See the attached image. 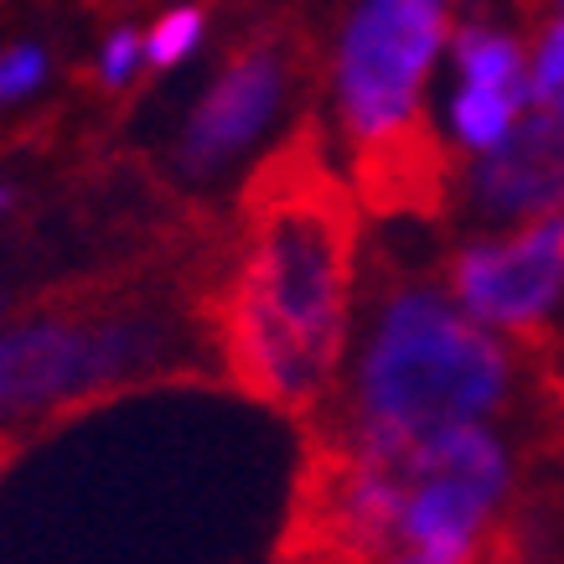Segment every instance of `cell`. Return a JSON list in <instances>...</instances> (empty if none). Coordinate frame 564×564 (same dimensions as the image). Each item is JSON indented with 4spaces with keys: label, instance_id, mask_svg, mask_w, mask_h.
<instances>
[{
    "label": "cell",
    "instance_id": "14",
    "mask_svg": "<svg viewBox=\"0 0 564 564\" xmlns=\"http://www.w3.org/2000/svg\"><path fill=\"white\" fill-rule=\"evenodd\" d=\"M140 52H145V42H140L135 32H115V36H109V42H104V52H99V88H109V94H115V88L130 84Z\"/></svg>",
    "mask_w": 564,
    "mask_h": 564
},
{
    "label": "cell",
    "instance_id": "18",
    "mask_svg": "<svg viewBox=\"0 0 564 564\" xmlns=\"http://www.w3.org/2000/svg\"><path fill=\"white\" fill-rule=\"evenodd\" d=\"M554 445H560V451H564V430H560V441H554Z\"/></svg>",
    "mask_w": 564,
    "mask_h": 564
},
{
    "label": "cell",
    "instance_id": "5",
    "mask_svg": "<svg viewBox=\"0 0 564 564\" xmlns=\"http://www.w3.org/2000/svg\"><path fill=\"white\" fill-rule=\"evenodd\" d=\"M445 42V0H358L332 57L347 151L425 120V78Z\"/></svg>",
    "mask_w": 564,
    "mask_h": 564
},
{
    "label": "cell",
    "instance_id": "17",
    "mask_svg": "<svg viewBox=\"0 0 564 564\" xmlns=\"http://www.w3.org/2000/svg\"><path fill=\"white\" fill-rule=\"evenodd\" d=\"M6 311H11V295H6V285H0V322H6Z\"/></svg>",
    "mask_w": 564,
    "mask_h": 564
},
{
    "label": "cell",
    "instance_id": "9",
    "mask_svg": "<svg viewBox=\"0 0 564 564\" xmlns=\"http://www.w3.org/2000/svg\"><path fill=\"white\" fill-rule=\"evenodd\" d=\"M451 63L456 78L477 88H502V94H523L533 104L529 63H523V42L497 21H466L451 32Z\"/></svg>",
    "mask_w": 564,
    "mask_h": 564
},
{
    "label": "cell",
    "instance_id": "8",
    "mask_svg": "<svg viewBox=\"0 0 564 564\" xmlns=\"http://www.w3.org/2000/svg\"><path fill=\"white\" fill-rule=\"evenodd\" d=\"M456 176H462V155L435 135L430 120H414L352 151V187L362 213L373 218H414L445 228Z\"/></svg>",
    "mask_w": 564,
    "mask_h": 564
},
{
    "label": "cell",
    "instance_id": "1",
    "mask_svg": "<svg viewBox=\"0 0 564 564\" xmlns=\"http://www.w3.org/2000/svg\"><path fill=\"white\" fill-rule=\"evenodd\" d=\"M358 254L362 203L326 166L322 120L306 115L239 187L228 270L213 291L223 378L311 425L343 389Z\"/></svg>",
    "mask_w": 564,
    "mask_h": 564
},
{
    "label": "cell",
    "instance_id": "12",
    "mask_svg": "<svg viewBox=\"0 0 564 564\" xmlns=\"http://www.w3.org/2000/svg\"><path fill=\"white\" fill-rule=\"evenodd\" d=\"M203 32H207L203 6H182V11H172V17H161L155 21V32H151V42H145V63H151V73L176 68V63L203 42Z\"/></svg>",
    "mask_w": 564,
    "mask_h": 564
},
{
    "label": "cell",
    "instance_id": "2",
    "mask_svg": "<svg viewBox=\"0 0 564 564\" xmlns=\"http://www.w3.org/2000/svg\"><path fill=\"white\" fill-rule=\"evenodd\" d=\"M223 270L228 234L187 213L155 249L36 291L0 332V445L21 451L47 425L135 389L223 373L213 347Z\"/></svg>",
    "mask_w": 564,
    "mask_h": 564
},
{
    "label": "cell",
    "instance_id": "15",
    "mask_svg": "<svg viewBox=\"0 0 564 564\" xmlns=\"http://www.w3.org/2000/svg\"><path fill=\"white\" fill-rule=\"evenodd\" d=\"M508 11L523 32H533L544 17H564V0H508Z\"/></svg>",
    "mask_w": 564,
    "mask_h": 564
},
{
    "label": "cell",
    "instance_id": "4",
    "mask_svg": "<svg viewBox=\"0 0 564 564\" xmlns=\"http://www.w3.org/2000/svg\"><path fill=\"white\" fill-rule=\"evenodd\" d=\"M316 78V36L295 17H270L228 47L207 94L172 140V176L187 187L218 182L301 84Z\"/></svg>",
    "mask_w": 564,
    "mask_h": 564
},
{
    "label": "cell",
    "instance_id": "11",
    "mask_svg": "<svg viewBox=\"0 0 564 564\" xmlns=\"http://www.w3.org/2000/svg\"><path fill=\"white\" fill-rule=\"evenodd\" d=\"M533 104L564 124V17H544L533 26Z\"/></svg>",
    "mask_w": 564,
    "mask_h": 564
},
{
    "label": "cell",
    "instance_id": "16",
    "mask_svg": "<svg viewBox=\"0 0 564 564\" xmlns=\"http://www.w3.org/2000/svg\"><path fill=\"white\" fill-rule=\"evenodd\" d=\"M11 203H17V192H11V187H0V213H6Z\"/></svg>",
    "mask_w": 564,
    "mask_h": 564
},
{
    "label": "cell",
    "instance_id": "13",
    "mask_svg": "<svg viewBox=\"0 0 564 564\" xmlns=\"http://www.w3.org/2000/svg\"><path fill=\"white\" fill-rule=\"evenodd\" d=\"M47 78V52L42 47H11L0 52V104L26 99L36 84Z\"/></svg>",
    "mask_w": 564,
    "mask_h": 564
},
{
    "label": "cell",
    "instance_id": "10",
    "mask_svg": "<svg viewBox=\"0 0 564 564\" xmlns=\"http://www.w3.org/2000/svg\"><path fill=\"white\" fill-rule=\"evenodd\" d=\"M523 109H529L523 94L462 84V94L451 99V130H456V145H466V151H492L497 140L513 130V120L523 115Z\"/></svg>",
    "mask_w": 564,
    "mask_h": 564
},
{
    "label": "cell",
    "instance_id": "3",
    "mask_svg": "<svg viewBox=\"0 0 564 564\" xmlns=\"http://www.w3.org/2000/svg\"><path fill=\"white\" fill-rule=\"evenodd\" d=\"M560 441L529 347L497 343L445 295V259L410 254L399 239L373 243L362 280V352L352 383L322 414L347 425L425 435L462 420H518ZM316 414V420H322Z\"/></svg>",
    "mask_w": 564,
    "mask_h": 564
},
{
    "label": "cell",
    "instance_id": "6",
    "mask_svg": "<svg viewBox=\"0 0 564 564\" xmlns=\"http://www.w3.org/2000/svg\"><path fill=\"white\" fill-rule=\"evenodd\" d=\"M445 285L471 316L508 332V343L539 347L564 306V207L523 223L518 234H471L445 254Z\"/></svg>",
    "mask_w": 564,
    "mask_h": 564
},
{
    "label": "cell",
    "instance_id": "7",
    "mask_svg": "<svg viewBox=\"0 0 564 564\" xmlns=\"http://www.w3.org/2000/svg\"><path fill=\"white\" fill-rule=\"evenodd\" d=\"M554 207H564V124L533 104L481 161H462L445 228L497 234L502 223H533Z\"/></svg>",
    "mask_w": 564,
    "mask_h": 564
}]
</instances>
